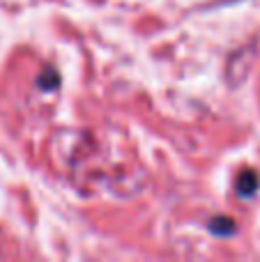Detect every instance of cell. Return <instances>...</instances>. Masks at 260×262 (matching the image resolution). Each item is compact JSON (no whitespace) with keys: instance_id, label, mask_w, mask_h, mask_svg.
Wrapping results in <instances>:
<instances>
[{"instance_id":"6da1fadb","label":"cell","mask_w":260,"mask_h":262,"mask_svg":"<svg viewBox=\"0 0 260 262\" xmlns=\"http://www.w3.org/2000/svg\"><path fill=\"white\" fill-rule=\"evenodd\" d=\"M258 184H260V180H258L256 172L247 170V172H242V175L237 177V184H235V189H237L240 195L249 198V195H253L258 191Z\"/></svg>"},{"instance_id":"7a4b0ae2","label":"cell","mask_w":260,"mask_h":262,"mask_svg":"<svg viewBox=\"0 0 260 262\" xmlns=\"http://www.w3.org/2000/svg\"><path fill=\"white\" fill-rule=\"evenodd\" d=\"M207 228H210V232H214V235H233L235 221L228 216H214L210 223H207Z\"/></svg>"},{"instance_id":"3957f363","label":"cell","mask_w":260,"mask_h":262,"mask_svg":"<svg viewBox=\"0 0 260 262\" xmlns=\"http://www.w3.org/2000/svg\"><path fill=\"white\" fill-rule=\"evenodd\" d=\"M37 85L41 88V90H55V88L60 85V76L55 69H44V72L39 74V78H37Z\"/></svg>"}]
</instances>
